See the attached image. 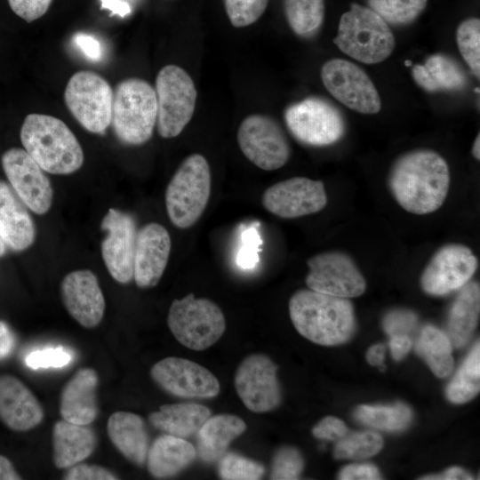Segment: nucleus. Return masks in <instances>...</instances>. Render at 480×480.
Listing matches in <instances>:
<instances>
[{
    "instance_id": "9",
    "label": "nucleus",
    "mask_w": 480,
    "mask_h": 480,
    "mask_svg": "<svg viewBox=\"0 0 480 480\" xmlns=\"http://www.w3.org/2000/svg\"><path fill=\"white\" fill-rule=\"evenodd\" d=\"M113 95L111 86L101 76L81 70L69 78L64 100L85 130L102 134L111 123Z\"/></svg>"
},
{
    "instance_id": "40",
    "label": "nucleus",
    "mask_w": 480,
    "mask_h": 480,
    "mask_svg": "<svg viewBox=\"0 0 480 480\" xmlns=\"http://www.w3.org/2000/svg\"><path fill=\"white\" fill-rule=\"evenodd\" d=\"M231 24L236 28L247 27L260 19L268 0H224Z\"/></svg>"
},
{
    "instance_id": "51",
    "label": "nucleus",
    "mask_w": 480,
    "mask_h": 480,
    "mask_svg": "<svg viewBox=\"0 0 480 480\" xmlns=\"http://www.w3.org/2000/svg\"><path fill=\"white\" fill-rule=\"evenodd\" d=\"M14 347V336L9 326L0 320V360L7 357Z\"/></svg>"
},
{
    "instance_id": "35",
    "label": "nucleus",
    "mask_w": 480,
    "mask_h": 480,
    "mask_svg": "<svg viewBox=\"0 0 480 480\" xmlns=\"http://www.w3.org/2000/svg\"><path fill=\"white\" fill-rule=\"evenodd\" d=\"M284 9L290 28L300 36H311L324 21V0H284Z\"/></svg>"
},
{
    "instance_id": "14",
    "label": "nucleus",
    "mask_w": 480,
    "mask_h": 480,
    "mask_svg": "<svg viewBox=\"0 0 480 480\" xmlns=\"http://www.w3.org/2000/svg\"><path fill=\"white\" fill-rule=\"evenodd\" d=\"M1 164L11 188L23 204L36 214L46 213L52 204L53 190L39 164L20 148L4 152Z\"/></svg>"
},
{
    "instance_id": "48",
    "label": "nucleus",
    "mask_w": 480,
    "mask_h": 480,
    "mask_svg": "<svg viewBox=\"0 0 480 480\" xmlns=\"http://www.w3.org/2000/svg\"><path fill=\"white\" fill-rule=\"evenodd\" d=\"M339 478L341 480H376L381 477L378 468L372 464H352L340 470Z\"/></svg>"
},
{
    "instance_id": "42",
    "label": "nucleus",
    "mask_w": 480,
    "mask_h": 480,
    "mask_svg": "<svg viewBox=\"0 0 480 480\" xmlns=\"http://www.w3.org/2000/svg\"><path fill=\"white\" fill-rule=\"evenodd\" d=\"M262 240L252 225L242 231L240 249L236 257L237 265L243 269L253 268L260 261L259 253Z\"/></svg>"
},
{
    "instance_id": "10",
    "label": "nucleus",
    "mask_w": 480,
    "mask_h": 480,
    "mask_svg": "<svg viewBox=\"0 0 480 480\" xmlns=\"http://www.w3.org/2000/svg\"><path fill=\"white\" fill-rule=\"evenodd\" d=\"M284 121L297 140L315 147L337 142L345 131L339 109L318 97H309L289 106L284 112Z\"/></svg>"
},
{
    "instance_id": "37",
    "label": "nucleus",
    "mask_w": 480,
    "mask_h": 480,
    "mask_svg": "<svg viewBox=\"0 0 480 480\" xmlns=\"http://www.w3.org/2000/svg\"><path fill=\"white\" fill-rule=\"evenodd\" d=\"M367 3L386 22L407 24L424 11L428 0H367Z\"/></svg>"
},
{
    "instance_id": "11",
    "label": "nucleus",
    "mask_w": 480,
    "mask_h": 480,
    "mask_svg": "<svg viewBox=\"0 0 480 480\" xmlns=\"http://www.w3.org/2000/svg\"><path fill=\"white\" fill-rule=\"evenodd\" d=\"M237 142L245 157L265 171L283 167L291 155L288 140L280 124L262 114L251 115L242 121Z\"/></svg>"
},
{
    "instance_id": "47",
    "label": "nucleus",
    "mask_w": 480,
    "mask_h": 480,
    "mask_svg": "<svg viewBox=\"0 0 480 480\" xmlns=\"http://www.w3.org/2000/svg\"><path fill=\"white\" fill-rule=\"evenodd\" d=\"M348 433L347 426L338 418H324L313 429L312 434L318 439L338 441Z\"/></svg>"
},
{
    "instance_id": "44",
    "label": "nucleus",
    "mask_w": 480,
    "mask_h": 480,
    "mask_svg": "<svg viewBox=\"0 0 480 480\" xmlns=\"http://www.w3.org/2000/svg\"><path fill=\"white\" fill-rule=\"evenodd\" d=\"M417 316L409 310L397 309L387 314L383 319L384 331L391 337L408 335L417 324Z\"/></svg>"
},
{
    "instance_id": "23",
    "label": "nucleus",
    "mask_w": 480,
    "mask_h": 480,
    "mask_svg": "<svg viewBox=\"0 0 480 480\" xmlns=\"http://www.w3.org/2000/svg\"><path fill=\"white\" fill-rule=\"evenodd\" d=\"M99 377L92 368L79 369L65 384L60 396V414L67 421L90 425L98 415Z\"/></svg>"
},
{
    "instance_id": "2",
    "label": "nucleus",
    "mask_w": 480,
    "mask_h": 480,
    "mask_svg": "<svg viewBox=\"0 0 480 480\" xmlns=\"http://www.w3.org/2000/svg\"><path fill=\"white\" fill-rule=\"evenodd\" d=\"M296 330L312 342L334 346L351 338L356 327L352 303L313 290H300L289 300Z\"/></svg>"
},
{
    "instance_id": "36",
    "label": "nucleus",
    "mask_w": 480,
    "mask_h": 480,
    "mask_svg": "<svg viewBox=\"0 0 480 480\" xmlns=\"http://www.w3.org/2000/svg\"><path fill=\"white\" fill-rule=\"evenodd\" d=\"M383 446L382 437L372 431L346 434L336 441L333 454L336 459L361 460L378 453Z\"/></svg>"
},
{
    "instance_id": "12",
    "label": "nucleus",
    "mask_w": 480,
    "mask_h": 480,
    "mask_svg": "<svg viewBox=\"0 0 480 480\" xmlns=\"http://www.w3.org/2000/svg\"><path fill=\"white\" fill-rule=\"evenodd\" d=\"M326 90L347 108L362 114H376L381 108L378 91L368 75L357 65L342 59L327 60L321 68Z\"/></svg>"
},
{
    "instance_id": "49",
    "label": "nucleus",
    "mask_w": 480,
    "mask_h": 480,
    "mask_svg": "<svg viewBox=\"0 0 480 480\" xmlns=\"http://www.w3.org/2000/svg\"><path fill=\"white\" fill-rule=\"evenodd\" d=\"M74 41L88 59L92 60L101 59L102 47L99 40L94 36L84 33H78L75 36Z\"/></svg>"
},
{
    "instance_id": "25",
    "label": "nucleus",
    "mask_w": 480,
    "mask_h": 480,
    "mask_svg": "<svg viewBox=\"0 0 480 480\" xmlns=\"http://www.w3.org/2000/svg\"><path fill=\"white\" fill-rule=\"evenodd\" d=\"M97 437L89 425L60 420L52 428V459L56 468H68L95 451Z\"/></svg>"
},
{
    "instance_id": "15",
    "label": "nucleus",
    "mask_w": 480,
    "mask_h": 480,
    "mask_svg": "<svg viewBox=\"0 0 480 480\" xmlns=\"http://www.w3.org/2000/svg\"><path fill=\"white\" fill-rule=\"evenodd\" d=\"M274 362L262 354L245 357L235 374V388L245 407L253 412L276 409L282 395Z\"/></svg>"
},
{
    "instance_id": "4",
    "label": "nucleus",
    "mask_w": 480,
    "mask_h": 480,
    "mask_svg": "<svg viewBox=\"0 0 480 480\" xmlns=\"http://www.w3.org/2000/svg\"><path fill=\"white\" fill-rule=\"evenodd\" d=\"M333 42L341 52L365 64L385 60L395 48L387 22L372 9L356 3L341 15Z\"/></svg>"
},
{
    "instance_id": "54",
    "label": "nucleus",
    "mask_w": 480,
    "mask_h": 480,
    "mask_svg": "<svg viewBox=\"0 0 480 480\" xmlns=\"http://www.w3.org/2000/svg\"><path fill=\"white\" fill-rule=\"evenodd\" d=\"M21 479L12 463L4 456L0 455V480Z\"/></svg>"
},
{
    "instance_id": "18",
    "label": "nucleus",
    "mask_w": 480,
    "mask_h": 480,
    "mask_svg": "<svg viewBox=\"0 0 480 480\" xmlns=\"http://www.w3.org/2000/svg\"><path fill=\"white\" fill-rule=\"evenodd\" d=\"M150 375L164 391L184 398H212L220 393L218 379L188 359L169 356L156 363Z\"/></svg>"
},
{
    "instance_id": "3",
    "label": "nucleus",
    "mask_w": 480,
    "mask_h": 480,
    "mask_svg": "<svg viewBox=\"0 0 480 480\" xmlns=\"http://www.w3.org/2000/svg\"><path fill=\"white\" fill-rule=\"evenodd\" d=\"M20 137L24 149L49 173L70 174L84 164V152L76 137L62 120L55 116L28 115Z\"/></svg>"
},
{
    "instance_id": "43",
    "label": "nucleus",
    "mask_w": 480,
    "mask_h": 480,
    "mask_svg": "<svg viewBox=\"0 0 480 480\" xmlns=\"http://www.w3.org/2000/svg\"><path fill=\"white\" fill-rule=\"evenodd\" d=\"M71 354L62 347L49 348L30 352L25 358V364L31 369L60 368L69 364Z\"/></svg>"
},
{
    "instance_id": "29",
    "label": "nucleus",
    "mask_w": 480,
    "mask_h": 480,
    "mask_svg": "<svg viewBox=\"0 0 480 480\" xmlns=\"http://www.w3.org/2000/svg\"><path fill=\"white\" fill-rule=\"evenodd\" d=\"M211 415V410L203 404L179 403L160 406L148 415V420L165 434L187 438L196 434Z\"/></svg>"
},
{
    "instance_id": "33",
    "label": "nucleus",
    "mask_w": 480,
    "mask_h": 480,
    "mask_svg": "<svg viewBox=\"0 0 480 480\" xmlns=\"http://www.w3.org/2000/svg\"><path fill=\"white\" fill-rule=\"evenodd\" d=\"M480 389V345L474 346L446 388V396L453 404H464Z\"/></svg>"
},
{
    "instance_id": "16",
    "label": "nucleus",
    "mask_w": 480,
    "mask_h": 480,
    "mask_svg": "<svg viewBox=\"0 0 480 480\" xmlns=\"http://www.w3.org/2000/svg\"><path fill=\"white\" fill-rule=\"evenodd\" d=\"M477 260L468 246L449 244L432 256L420 276L423 291L431 295H445L463 287L475 274Z\"/></svg>"
},
{
    "instance_id": "26",
    "label": "nucleus",
    "mask_w": 480,
    "mask_h": 480,
    "mask_svg": "<svg viewBox=\"0 0 480 480\" xmlns=\"http://www.w3.org/2000/svg\"><path fill=\"white\" fill-rule=\"evenodd\" d=\"M108 436L130 462L142 466L147 460L148 436L144 420L130 412H116L110 415L107 423Z\"/></svg>"
},
{
    "instance_id": "58",
    "label": "nucleus",
    "mask_w": 480,
    "mask_h": 480,
    "mask_svg": "<svg viewBox=\"0 0 480 480\" xmlns=\"http://www.w3.org/2000/svg\"><path fill=\"white\" fill-rule=\"evenodd\" d=\"M404 64H405L406 66H412V63L411 60H405V61H404Z\"/></svg>"
},
{
    "instance_id": "28",
    "label": "nucleus",
    "mask_w": 480,
    "mask_h": 480,
    "mask_svg": "<svg viewBox=\"0 0 480 480\" xmlns=\"http://www.w3.org/2000/svg\"><path fill=\"white\" fill-rule=\"evenodd\" d=\"M245 429V422L236 415L210 416L196 433V455L204 462L220 460L226 453L230 443Z\"/></svg>"
},
{
    "instance_id": "56",
    "label": "nucleus",
    "mask_w": 480,
    "mask_h": 480,
    "mask_svg": "<svg viewBox=\"0 0 480 480\" xmlns=\"http://www.w3.org/2000/svg\"><path fill=\"white\" fill-rule=\"evenodd\" d=\"M472 154L476 159L477 160L480 159V136L479 134H477L474 141V144L472 147Z\"/></svg>"
},
{
    "instance_id": "19",
    "label": "nucleus",
    "mask_w": 480,
    "mask_h": 480,
    "mask_svg": "<svg viewBox=\"0 0 480 480\" xmlns=\"http://www.w3.org/2000/svg\"><path fill=\"white\" fill-rule=\"evenodd\" d=\"M261 203L270 213L293 219L323 210L327 204V196L322 181L293 177L267 188Z\"/></svg>"
},
{
    "instance_id": "6",
    "label": "nucleus",
    "mask_w": 480,
    "mask_h": 480,
    "mask_svg": "<svg viewBox=\"0 0 480 480\" xmlns=\"http://www.w3.org/2000/svg\"><path fill=\"white\" fill-rule=\"evenodd\" d=\"M211 195L210 165L200 154L186 157L165 191V207L178 228L192 227L203 214Z\"/></svg>"
},
{
    "instance_id": "13",
    "label": "nucleus",
    "mask_w": 480,
    "mask_h": 480,
    "mask_svg": "<svg viewBox=\"0 0 480 480\" xmlns=\"http://www.w3.org/2000/svg\"><path fill=\"white\" fill-rule=\"evenodd\" d=\"M306 284L310 290L344 299L358 297L366 288L365 280L354 260L341 252L318 253L307 261Z\"/></svg>"
},
{
    "instance_id": "22",
    "label": "nucleus",
    "mask_w": 480,
    "mask_h": 480,
    "mask_svg": "<svg viewBox=\"0 0 480 480\" xmlns=\"http://www.w3.org/2000/svg\"><path fill=\"white\" fill-rule=\"evenodd\" d=\"M44 417L40 403L21 380L10 374L0 375V420L7 428L28 431Z\"/></svg>"
},
{
    "instance_id": "17",
    "label": "nucleus",
    "mask_w": 480,
    "mask_h": 480,
    "mask_svg": "<svg viewBox=\"0 0 480 480\" xmlns=\"http://www.w3.org/2000/svg\"><path fill=\"white\" fill-rule=\"evenodd\" d=\"M107 232L101 242V256L110 276L125 284L133 279V262L137 229L134 218L124 212L110 208L101 220Z\"/></svg>"
},
{
    "instance_id": "27",
    "label": "nucleus",
    "mask_w": 480,
    "mask_h": 480,
    "mask_svg": "<svg viewBox=\"0 0 480 480\" xmlns=\"http://www.w3.org/2000/svg\"><path fill=\"white\" fill-rule=\"evenodd\" d=\"M196 457V448L184 438L164 434L158 436L148 449L147 467L156 478L177 475Z\"/></svg>"
},
{
    "instance_id": "52",
    "label": "nucleus",
    "mask_w": 480,
    "mask_h": 480,
    "mask_svg": "<svg viewBox=\"0 0 480 480\" xmlns=\"http://www.w3.org/2000/svg\"><path fill=\"white\" fill-rule=\"evenodd\" d=\"M421 479L426 480H467V479H472V476L464 469L453 467L446 471H444L442 474L439 475H433V476H427L425 477H422Z\"/></svg>"
},
{
    "instance_id": "57",
    "label": "nucleus",
    "mask_w": 480,
    "mask_h": 480,
    "mask_svg": "<svg viewBox=\"0 0 480 480\" xmlns=\"http://www.w3.org/2000/svg\"><path fill=\"white\" fill-rule=\"evenodd\" d=\"M6 249H7V246L0 236V257L4 255V253L6 252Z\"/></svg>"
},
{
    "instance_id": "39",
    "label": "nucleus",
    "mask_w": 480,
    "mask_h": 480,
    "mask_svg": "<svg viewBox=\"0 0 480 480\" xmlns=\"http://www.w3.org/2000/svg\"><path fill=\"white\" fill-rule=\"evenodd\" d=\"M218 471L222 479L256 480L262 477L265 468L258 461L228 452L220 459Z\"/></svg>"
},
{
    "instance_id": "32",
    "label": "nucleus",
    "mask_w": 480,
    "mask_h": 480,
    "mask_svg": "<svg viewBox=\"0 0 480 480\" xmlns=\"http://www.w3.org/2000/svg\"><path fill=\"white\" fill-rule=\"evenodd\" d=\"M452 346L447 334L436 326L427 325L420 332L415 349L437 377L444 378L453 368Z\"/></svg>"
},
{
    "instance_id": "50",
    "label": "nucleus",
    "mask_w": 480,
    "mask_h": 480,
    "mask_svg": "<svg viewBox=\"0 0 480 480\" xmlns=\"http://www.w3.org/2000/svg\"><path fill=\"white\" fill-rule=\"evenodd\" d=\"M411 348L412 340L408 335H394L390 337L389 348L395 360L403 359Z\"/></svg>"
},
{
    "instance_id": "1",
    "label": "nucleus",
    "mask_w": 480,
    "mask_h": 480,
    "mask_svg": "<svg viewBox=\"0 0 480 480\" xmlns=\"http://www.w3.org/2000/svg\"><path fill=\"white\" fill-rule=\"evenodd\" d=\"M450 185L446 161L430 149H416L399 156L388 175L389 189L405 211L428 214L444 204Z\"/></svg>"
},
{
    "instance_id": "38",
    "label": "nucleus",
    "mask_w": 480,
    "mask_h": 480,
    "mask_svg": "<svg viewBox=\"0 0 480 480\" xmlns=\"http://www.w3.org/2000/svg\"><path fill=\"white\" fill-rule=\"evenodd\" d=\"M456 41L459 51L475 76L480 74V20L468 18L458 27Z\"/></svg>"
},
{
    "instance_id": "41",
    "label": "nucleus",
    "mask_w": 480,
    "mask_h": 480,
    "mask_svg": "<svg viewBox=\"0 0 480 480\" xmlns=\"http://www.w3.org/2000/svg\"><path fill=\"white\" fill-rule=\"evenodd\" d=\"M303 467V458L297 449L282 447L273 458L270 478L276 480L298 479Z\"/></svg>"
},
{
    "instance_id": "5",
    "label": "nucleus",
    "mask_w": 480,
    "mask_h": 480,
    "mask_svg": "<svg viewBox=\"0 0 480 480\" xmlns=\"http://www.w3.org/2000/svg\"><path fill=\"white\" fill-rule=\"evenodd\" d=\"M156 117V94L149 83L131 77L116 86L111 123L122 142L128 145L147 142L153 134Z\"/></svg>"
},
{
    "instance_id": "31",
    "label": "nucleus",
    "mask_w": 480,
    "mask_h": 480,
    "mask_svg": "<svg viewBox=\"0 0 480 480\" xmlns=\"http://www.w3.org/2000/svg\"><path fill=\"white\" fill-rule=\"evenodd\" d=\"M414 81L427 92L452 91L462 88L464 71L451 57L437 53L429 56L423 65L412 68Z\"/></svg>"
},
{
    "instance_id": "24",
    "label": "nucleus",
    "mask_w": 480,
    "mask_h": 480,
    "mask_svg": "<svg viewBox=\"0 0 480 480\" xmlns=\"http://www.w3.org/2000/svg\"><path fill=\"white\" fill-rule=\"evenodd\" d=\"M0 236L8 248L22 252L36 238L34 221L27 206L6 182L0 180Z\"/></svg>"
},
{
    "instance_id": "20",
    "label": "nucleus",
    "mask_w": 480,
    "mask_h": 480,
    "mask_svg": "<svg viewBox=\"0 0 480 480\" xmlns=\"http://www.w3.org/2000/svg\"><path fill=\"white\" fill-rule=\"evenodd\" d=\"M62 302L68 314L83 327L100 324L105 312V299L97 276L89 269L75 270L60 284Z\"/></svg>"
},
{
    "instance_id": "34",
    "label": "nucleus",
    "mask_w": 480,
    "mask_h": 480,
    "mask_svg": "<svg viewBox=\"0 0 480 480\" xmlns=\"http://www.w3.org/2000/svg\"><path fill=\"white\" fill-rule=\"evenodd\" d=\"M356 419L369 427L387 430L404 429L411 422L412 412L402 403L392 405H361L355 412Z\"/></svg>"
},
{
    "instance_id": "21",
    "label": "nucleus",
    "mask_w": 480,
    "mask_h": 480,
    "mask_svg": "<svg viewBox=\"0 0 480 480\" xmlns=\"http://www.w3.org/2000/svg\"><path fill=\"white\" fill-rule=\"evenodd\" d=\"M171 245L169 232L159 223L146 224L137 232L133 279L138 287L158 284L168 263Z\"/></svg>"
},
{
    "instance_id": "46",
    "label": "nucleus",
    "mask_w": 480,
    "mask_h": 480,
    "mask_svg": "<svg viewBox=\"0 0 480 480\" xmlns=\"http://www.w3.org/2000/svg\"><path fill=\"white\" fill-rule=\"evenodd\" d=\"M52 0H8L12 12L26 20L32 22L42 17L49 9Z\"/></svg>"
},
{
    "instance_id": "30",
    "label": "nucleus",
    "mask_w": 480,
    "mask_h": 480,
    "mask_svg": "<svg viewBox=\"0 0 480 480\" xmlns=\"http://www.w3.org/2000/svg\"><path fill=\"white\" fill-rule=\"evenodd\" d=\"M480 289L477 283L466 284L448 316L447 336L452 346L463 347L471 337L479 316Z\"/></svg>"
},
{
    "instance_id": "7",
    "label": "nucleus",
    "mask_w": 480,
    "mask_h": 480,
    "mask_svg": "<svg viewBox=\"0 0 480 480\" xmlns=\"http://www.w3.org/2000/svg\"><path fill=\"white\" fill-rule=\"evenodd\" d=\"M167 324L180 343L197 351L216 343L226 329L220 307L208 299H196L193 293L172 302Z\"/></svg>"
},
{
    "instance_id": "45",
    "label": "nucleus",
    "mask_w": 480,
    "mask_h": 480,
    "mask_svg": "<svg viewBox=\"0 0 480 480\" xmlns=\"http://www.w3.org/2000/svg\"><path fill=\"white\" fill-rule=\"evenodd\" d=\"M64 475L65 480H116L118 477L108 468L99 465L76 464Z\"/></svg>"
},
{
    "instance_id": "53",
    "label": "nucleus",
    "mask_w": 480,
    "mask_h": 480,
    "mask_svg": "<svg viewBox=\"0 0 480 480\" xmlns=\"http://www.w3.org/2000/svg\"><path fill=\"white\" fill-rule=\"evenodd\" d=\"M102 7L109 9L113 14L121 17L131 12L130 5L124 0H101Z\"/></svg>"
},
{
    "instance_id": "8",
    "label": "nucleus",
    "mask_w": 480,
    "mask_h": 480,
    "mask_svg": "<svg viewBox=\"0 0 480 480\" xmlns=\"http://www.w3.org/2000/svg\"><path fill=\"white\" fill-rule=\"evenodd\" d=\"M156 127L159 135L178 136L191 120L196 102V89L188 73L176 65L162 68L156 79Z\"/></svg>"
},
{
    "instance_id": "55",
    "label": "nucleus",
    "mask_w": 480,
    "mask_h": 480,
    "mask_svg": "<svg viewBox=\"0 0 480 480\" xmlns=\"http://www.w3.org/2000/svg\"><path fill=\"white\" fill-rule=\"evenodd\" d=\"M385 348L382 344H375L372 346L367 353L366 359L368 363L374 366H382L384 361Z\"/></svg>"
}]
</instances>
